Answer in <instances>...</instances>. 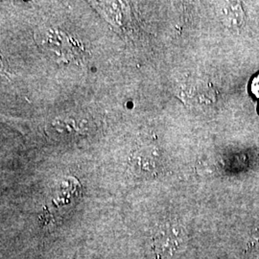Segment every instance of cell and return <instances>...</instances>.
<instances>
[{
    "mask_svg": "<svg viewBox=\"0 0 259 259\" xmlns=\"http://www.w3.org/2000/svg\"><path fill=\"white\" fill-rule=\"evenodd\" d=\"M182 233L177 231L175 227L167 226L157 232L155 237V247L157 255L164 259L171 257L180 247L182 243Z\"/></svg>",
    "mask_w": 259,
    "mask_h": 259,
    "instance_id": "cell-1",
    "label": "cell"
},
{
    "mask_svg": "<svg viewBox=\"0 0 259 259\" xmlns=\"http://www.w3.org/2000/svg\"><path fill=\"white\" fill-rule=\"evenodd\" d=\"M159 162L158 153L149 148L140 149L132 157L133 167L140 172L151 173L157 169Z\"/></svg>",
    "mask_w": 259,
    "mask_h": 259,
    "instance_id": "cell-2",
    "label": "cell"
},
{
    "mask_svg": "<svg viewBox=\"0 0 259 259\" xmlns=\"http://www.w3.org/2000/svg\"><path fill=\"white\" fill-rule=\"evenodd\" d=\"M224 22L230 27H241L245 21L244 11L239 2H226L221 9Z\"/></svg>",
    "mask_w": 259,
    "mask_h": 259,
    "instance_id": "cell-3",
    "label": "cell"
},
{
    "mask_svg": "<svg viewBox=\"0 0 259 259\" xmlns=\"http://www.w3.org/2000/svg\"><path fill=\"white\" fill-rule=\"evenodd\" d=\"M251 92L259 97V75H257L251 83Z\"/></svg>",
    "mask_w": 259,
    "mask_h": 259,
    "instance_id": "cell-4",
    "label": "cell"
}]
</instances>
